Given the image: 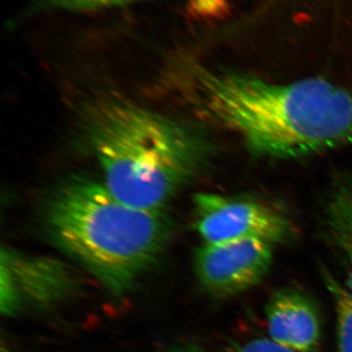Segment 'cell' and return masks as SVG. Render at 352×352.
I'll return each instance as SVG.
<instances>
[{"label": "cell", "mask_w": 352, "mask_h": 352, "mask_svg": "<svg viewBox=\"0 0 352 352\" xmlns=\"http://www.w3.org/2000/svg\"><path fill=\"white\" fill-rule=\"evenodd\" d=\"M44 219L55 243L118 296L154 265L171 234L164 210L132 207L83 176L54 190Z\"/></svg>", "instance_id": "3957f363"}, {"label": "cell", "mask_w": 352, "mask_h": 352, "mask_svg": "<svg viewBox=\"0 0 352 352\" xmlns=\"http://www.w3.org/2000/svg\"><path fill=\"white\" fill-rule=\"evenodd\" d=\"M85 133L116 198L145 210H164L200 173L207 143L168 118L119 98L90 106Z\"/></svg>", "instance_id": "7a4b0ae2"}, {"label": "cell", "mask_w": 352, "mask_h": 352, "mask_svg": "<svg viewBox=\"0 0 352 352\" xmlns=\"http://www.w3.org/2000/svg\"><path fill=\"white\" fill-rule=\"evenodd\" d=\"M138 1H143V0H38L36 2V8L85 12V11L124 6V4Z\"/></svg>", "instance_id": "30bf717a"}, {"label": "cell", "mask_w": 352, "mask_h": 352, "mask_svg": "<svg viewBox=\"0 0 352 352\" xmlns=\"http://www.w3.org/2000/svg\"><path fill=\"white\" fill-rule=\"evenodd\" d=\"M170 352H205L203 349H199V347L194 346H186L178 347V349H173Z\"/></svg>", "instance_id": "7c38bea8"}, {"label": "cell", "mask_w": 352, "mask_h": 352, "mask_svg": "<svg viewBox=\"0 0 352 352\" xmlns=\"http://www.w3.org/2000/svg\"><path fill=\"white\" fill-rule=\"evenodd\" d=\"M324 227L344 271V286L352 293V182L333 190L324 210Z\"/></svg>", "instance_id": "ba28073f"}, {"label": "cell", "mask_w": 352, "mask_h": 352, "mask_svg": "<svg viewBox=\"0 0 352 352\" xmlns=\"http://www.w3.org/2000/svg\"><path fill=\"white\" fill-rule=\"evenodd\" d=\"M274 245L245 238L204 244L196 252L194 268L210 295L229 298L258 286L270 272Z\"/></svg>", "instance_id": "5b68a950"}, {"label": "cell", "mask_w": 352, "mask_h": 352, "mask_svg": "<svg viewBox=\"0 0 352 352\" xmlns=\"http://www.w3.org/2000/svg\"><path fill=\"white\" fill-rule=\"evenodd\" d=\"M270 340L296 352H312L320 340V321L314 303L296 289H278L266 305Z\"/></svg>", "instance_id": "52a82bcc"}, {"label": "cell", "mask_w": 352, "mask_h": 352, "mask_svg": "<svg viewBox=\"0 0 352 352\" xmlns=\"http://www.w3.org/2000/svg\"><path fill=\"white\" fill-rule=\"evenodd\" d=\"M197 104L259 156L298 159L352 145V94L321 78L273 82L197 69Z\"/></svg>", "instance_id": "6da1fadb"}, {"label": "cell", "mask_w": 352, "mask_h": 352, "mask_svg": "<svg viewBox=\"0 0 352 352\" xmlns=\"http://www.w3.org/2000/svg\"><path fill=\"white\" fill-rule=\"evenodd\" d=\"M228 352H296L273 342L272 340L258 339L243 344H236Z\"/></svg>", "instance_id": "8fae6325"}, {"label": "cell", "mask_w": 352, "mask_h": 352, "mask_svg": "<svg viewBox=\"0 0 352 352\" xmlns=\"http://www.w3.org/2000/svg\"><path fill=\"white\" fill-rule=\"evenodd\" d=\"M323 277L337 314V352H352V293L327 270Z\"/></svg>", "instance_id": "9c48e42d"}, {"label": "cell", "mask_w": 352, "mask_h": 352, "mask_svg": "<svg viewBox=\"0 0 352 352\" xmlns=\"http://www.w3.org/2000/svg\"><path fill=\"white\" fill-rule=\"evenodd\" d=\"M194 207L196 229L205 244L254 238L277 245L293 235L288 217L254 199L203 192L194 197Z\"/></svg>", "instance_id": "277c9868"}, {"label": "cell", "mask_w": 352, "mask_h": 352, "mask_svg": "<svg viewBox=\"0 0 352 352\" xmlns=\"http://www.w3.org/2000/svg\"><path fill=\"white\" fill-rule=\"evenodd\" d=\"M0 305L3 314H15L22 305L48 307L76 291L75 274L57 259L2 250Z\"/></svg>", "instance_id": "8992f818"}]
</instances>
